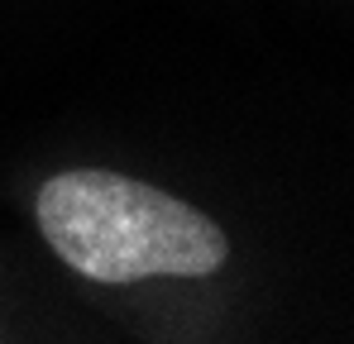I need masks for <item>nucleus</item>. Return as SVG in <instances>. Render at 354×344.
<instances>
[{"label": "nucleus", "mask_w": 354, "mask_h": 344, "mask_svg": "<svg viewBox=\"0 0 354 344\" xmlns=\"http://www.w3.org/2000/svg\"><path fill=\"white\" fill-rule=\"evenodd\" d=\"M39 229L62 263L91 283L211 278L230 239L211 216L168 191L106 168H72L39 187Z\"/></svg>", "instance_id": "1"}]
</instances>
